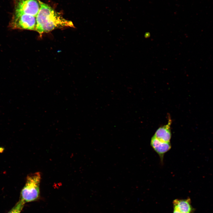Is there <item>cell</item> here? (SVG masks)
<instances>
[{
  "label": "cell",
  "mask_w": 213,
  "mask_h": 213,
  "mask_svg": "<svg viewBox=\"0 0 213 213\" xmlns=\"http://www.w3.org/2000/svg\"><path fill=\"white\" fill-rule=\"evenodd\" d=\"M25 203L20 199L8 213H20Z\"/></svg>",
  "instance_id": "ba28073f"
},
{
  "label": "cell",
  "mask_w": 213,
  "mask_h": 213,
  "mask_svg": "<svg viewBox=\"0 0 213 213\" xmlns=\"http://www.w3.org/2000/svg\"><path fill=\"white\" fill-rule=\"evenodd\" d=\"M40 172L31 173L27 176L25 183L22 189L20 199L25 203L35 201L40 196Z\"/></svg>",
  "instance_id": "7a4b0ae2"
},
{
  "label": "cell",
  "mask_w": 213,
  "mask_h": 213,
  "mask_svg": "<svg viewBox=\"0 0 213 213\" xmlns=\"http://www.w3.org/2000/svg\"><path fill=\"white\" fill-rule=\"evenodd\" d=\"M151 145L154 151L158 154L162 162L165 153L171 148L170 142H165L158 139L154 136L151 138Z\"/></svg>",
  "instance_id": "5b68a950"
},
{
  "label": "cell",
  "mask_w": 213,
  "mask_h": 213,
  "mask_svg": "<svg viewBox=\"0 0 213 213\" xmlns=\"http://www.w3.org/2000/svg\"><path fill=\"white\" fill-rule=\"evenodd\" d=\"M14 12L31 15L35 17L40 8L39 0H14Z\"/></svg>",
  "instance_id": "277c9868"
},
{
  "label": "cell",
  "mask_w": 213,
  "mask_h": 213,
  "mask_svg": "<svg viewBox=\"0 0 213 213\" xmlns=\"http://www.w3.org/2000/svg\"><path fill=\"white\" fill-rule=\"evenodd\" d=\"M173 213H181V212H180L178 210L175 209H173Z\"/></svg>",
  "instance_id": "9c48e42d"
},
{
  "label": "cell",
  "mask_w": 213,
  "mask_h": 213,
  "mask_svg": "<svg viewBox=\"0 0 213 213\" xmlns=\"http://www.w3.org/2000/svg\"><path fill=\"white\" fill-rule=\"evenodd\" d=\"M173 209H176L181 213H193L195 211L191 204L190 199H176L173 201Z\"/></svg>",
  "instance_id": "8992f818"
},
{
  "label": "cell",
  "mask_w": 213,
  "mask_h": 213,
  "mask_svg": "<svg viewBox=\"0 0 213 213\" xmlns=\"http://www.w3.org/2000/svg\"><path fill=\"white\" fill-rule=\"evenodd\" d=\"M40 10L36 16L35 31L40 34L57 28H75L73 23L64 18L48 5L39 0Z\"/></svg>",
  "instance_id": "6da1fadb"
},
{
  "label": "cell",
  "mask_w": 213,
  "mask_h": 213,
  "mask_svg": "<svg viewBox=\"0 0 213 213\" xmlns=\"http://www.w3.org/2000/svg\"><path fill=\"white\" fill-rule=\"evenodd\" d=\"M171 121L169 120L167 125L159 128L154 136L162 141L170 142L171 136L170 128Z\"/></svg>",
  "instance_id": "52a82bcc"
},
{
  "label": "cell",
  "mask_w": 213,
  "mask_h": 213,
  "mask_svg": "<svg viewBox=\"0 0 213 213\" xmlns=\"http://www.w3.org/2000/svg\"><path fill=\"white\" fill-rule=\"evenodd\" d=\"M36 17L25 14L14 12L9 26L12 29L35 30Z\"/></svg>",
  "instance_id": "3957f363"
}]
</instances>
